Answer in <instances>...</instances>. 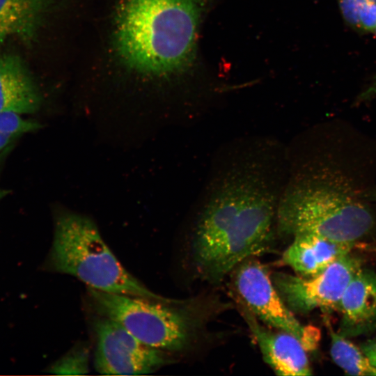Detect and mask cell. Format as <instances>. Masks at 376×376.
<instances>
[{
    "label": "cell",
    "instance_id": "1",
    "mask_svg": "<svg viewBox=\"0 0 376 376\" xmlns=\"http://www.w3.org/2000/svg\"><path fill=\"white\" fill-rule=\"evenodd\" d=\"M274 198L253 174H236L214 193L197 224L192 256L198 273L216 283L268 244Z\"/></svg>",
    "mask_w": 376,
    "mask_h": 376
},
{
    "label": "cell",
    "instance_id": "2",
    "mask_svg": "<svg viewBox=\"0 0 376 376\" xmlns=\"http://www.w3.org/2000/svg\"><path fill=\"white\" fill-rule=\"evenodd\" d=\"M199 0H125L116 45L130 68L150 75H170L192 61L201 15Z\"/></svg>",
    "mask_w": 376,
    "mask_h": 376
},
{
    "label": "cell",
    "instance_id": "3",
    "mask_svg": "<svg viewBox=\"0 0 376 376\" xmlns=\"http://www.w3.org/2000/svg\"><path fill=\"white\" fill-rule=\"evenodd\" d=\"M48 267L77 278L97 290L164 300L132 276L118 260L88 217L61 209L54 217Z\"/></svg>",
    "mask_w": 376,
    "mask_h": 376
},
{
    "label": "cell",
    "instance_id": "4",
    "mask_svg": "<svg viewBox=\"0 0 376 376\" xmlns=\"http://www.w3.org/2000/svg\"><path fill=\"white\" fill-rule=\"evenodd\" d=\"M279 231L289 235L313 234L352 243L374 225L369 208L342 190L322 185L290 189L276 212Z\"/></svg>",
    "mask_w": 376,
    "mask_h": 376
},
{
    "label": "cell",
    "instance_id": "5",
    "mask_svg": "<svg viewBox=\"0 0 376 376\" xmlns=\"http://www.w3.org/2000/svg\"><path fill=\"white\" fill-rule=\"evenodd\" d=\"M87 289L99 315L119 323L143 343L164 352H180L191 343L196 320L190 304Z\"/></svg>",
    "mask_w": 376,
    "mask_h": 376
},
{
    "label": "cell",
    "instance_id": "6",
    "mask_svg": "<svg viewBox=\"0 0 376 376\" xmlns=\"http://www.w3.org/2000/svg\"><path fill=\"white\" fill-rule=\"evenodd\" d=\"M253 257L234 269L233 285L240 301L266 324L297 337L307 350L314 349L318 342V331L299 322L281 298L265 267Z\"/></svg>",
    "mask_w": 376,
    "mask_h": 376
},
{
    "label": "cell",
    "instance_id": "7",
    "mask_svg": "<svg viewBox=\"0 0 376 376\" xmlns=\"http://www.w3.org/2000/svg\"><path fill=\"white\" fill-rule=\"evenodd\" d=\"M360 268V260L348 253L315 276L276 273L272 281L292 311L306 313L316 308L338 311L347 286Z\"/></svg>",
    "mask_w": 376,
    "mask_h": 376
},
{
    "label": "cell",
    "instance_id": "8",
    "mask_svg": "<svg viewBox=\"0 0 376 376\" xmlns=\"http://www.w3.org/2000/svg\"><path fill=\"white\" fill-rule=\"evenodd\" d=\"M93 327L94 366L102 375H146L169 363L166 352L143 343L114 320L98 315Z\"/></svg>",
    "mask_w": 376,
    "mask_h": 376
},
{
    "label": "cell",
    "instance_id": "9",
    "mask_svg": "<svg viewBox=\"0 0 376 376\" xmlns=\"http://www.w3.org/2000/svg\"><path fill=\"white\" fill-rule=\"evenodd\" d=\"M240 303L244 318L258 344L263 359L275 373L288 376L311 375L307 350L302 342L288 332L274 331L262 326L257 318Z\"/></svg>",
    "mask_w": 376,
    "mask_h": 376
},
{
    "label": "cell",
    "instance_id": "10",
    "mask_svg": "<svg viewBox=\"0 0 376 376\" xmlns=\"http://www.w3.org/2000/svg\"><path fill=\"white\" fill-rule=\"evenodd\" d=\"M338 311L342 336L356 337L376 329V272L359 269L343 293Z\"/></svg>",
    "mask_w": 376,
    "mask_h": 376
},
{
    "label": "cell",
    "instance_id": "11",
    "mask_svg": "<svg viewBox=\"0 0 376 376\" xmlns=\"http://www.w3.org/2000/svg\"><path fill=\"white\" fill-rule=\"evenodd\" d=\"M40 90L24 60L17 54L0 56V112H36L40 107Z\"/></svg>",
    "mask_w": 376,
    "mask_h": 376
},
{
    "label": "cell",
    "instance_id": "12",
    "mask_svg": "<svg viewBox=\"0 0 376 376\" xmlns=\"http://www.w3.org/2000/svg\"><path fill=\"white\" fill-rule=\"evenodd\" d=\"M293 237V242L283 253L281 260L297 274L305 277L319 274L338 259L350 253L354 245L313 234H299Z\"/></svg>",
    "mask_w": 376,
    "mask_h": 376
},
{
    "label": "cell",
    "instance_id": "13",
    "mask_svg": "<svg viewBox=\"0 0 376 376\" xmlns=\"http://www.w3.org/2000/svg\"><path fill=\"white\" fill-rule=\"evenodd\" d=\"M52 0H0V45L10 38L30 43Z\"/></svg>",
    "mask_w": 376,
    "mask_h": 376
},
{
    "label": "cell",
    "instance_id": "14",
    "mask_svg": "<svg viewBox=\"0 0 376 376\" xmlns=\"http://www.w3.org/2000/svg\"><path fill=\"white\" fill-rule=\"evenodd\" d=\"M330 354L334 363L346 373L352 375H376V366L361 348L347 337L329 329Z\"/></svg>",
    "mask_w": 376,
    "mask_h": 376
},
{
    "label": "cell",
    "instance_id": "15",
    "mask_svg": "<svg viewBox=\"0 0 376 376\" xmlns=\"http://www.w3.org/2000/svg\"><path fill=\"white\" fill-rule=\"evenodd\" d=\"M344 19L355 29L374 31L376 29V0H338Z\"/></svg>",
    "mask_w": 376,
    "mask_h": 376
},
{
    "label": "cell",
    "instance_id": "16",
    "mask_svg": "<svg viewBox=\"0 0 376 376\" xmlns=\"http://www.w3.org/2000/svg\"><path fill=\"white\" fill-rule=\"evenodd\" d=\"M49 371L58 375H81L89 371V350L86 344L78 343L50 367Z\"/></svg>",
    "mask_w": 376,
    "mask_h": 376
},
{
    "label": "cell",
    "instance_id": "17",
    "mask_svg": "<svg viewBox=\"0 0 376 376\" xmlns=\"http://www.w3.org/2000/svg\"><path fill=\"white\" fill-rule=\"evenodd\" d=\"M38 123L23 118L19 114L0 112V133L19 136L40 127Z\"/></svg>",
    "mask_w": 376,
    "mask_h": 376
},
{
    "label": "cell",
    "instance_id": "18",
    "mask_svg": "<svg viewBox=\"0 0 376 376\" xmlns=\"http://www.w3.org/2000/svg\"><path fill=\"white\" fill-rule=\"evenodd\" d=\"M361 349L368 357L370 362L376 366V336L365 341Z\"/></svg>",
    "mask_w": 376,
    "mask_h": 376
},
{
    "label": "cell",
    "instance_id": "19",
    "mask_svg": "<svg viewBox=\"0 0 376 376\" xmlns=\"http://www.w3.org/2000/svg\"><path fill=\"white\" fill-rule=\"evenodd\" d=\"M17 136L0 133V152H2L10 141Z\"/></svg>",
    "mask_w": 376,
    "mask_h": 376
},
{
    "label": "cell",
    "instance_id": "20",
    "mask_svg": "<svg viewBox=\"0 0 376 376\" xmlns=\"http://www.w3.org/2000/svg\"><path fill=\"white\" fill-rule=\"evenodd\" d=\"M8 194V191L0 189V200Z\"/></svg>",
    "mask_w": 376,
    "mask_h": 376
},
{
    "label": "cell",
    "instance_id": "21",
    "mask_svg": "<svg viewBox=\"0 0 376 376\" xmlns=\"http://www.w3.org/2000/svg\"><path fill=\"white\" fill-rule=\"evenodd\" d=\"M7 148H5L2 152H0V162L1 161V159H3V157L6 155V153L7 152V151L8 150Z\"/></svg>",
    "mask_w": 376,
    "mask_h": 376
},
{
    "label": "cell",
    "instance_id": "22",
    "mask_svg": "<svg viewBox=\"0 0 376 376\" xmlns=\"http://www.w3.org/2000/svg\"><path fill=\"white\" fill-rule=\"evenodd\" d=\"M373 199H374L375 201H376V191L375 192L373 193V195H372V198Z\"/></svg>",
    "mask_w": 376,
    "mask_h": 376
},
{
    "label": "cell",
    "instance_id": "23",
    "mask_svg": "<svg viewBox=\"0 0 376 376\" xmlns=\"http://www.w3.org/2000/svg\"><path fill=\"white\" fill-rule=\"evenodd\" d=\"M374 31L375 32V34H376V29H375V31Z\"/></svg>",
    "mask_w": 376,
    "mask_h": 376
}]
</instances>
